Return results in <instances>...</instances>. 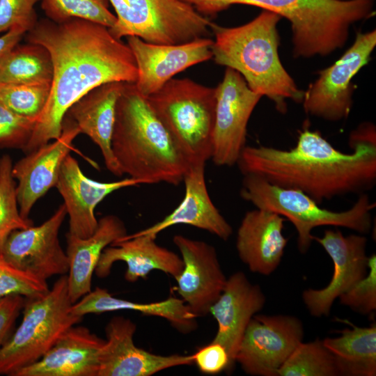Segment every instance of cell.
Here are the masks:
<instances>
[{"instance_id": "obj_28", "label": "cell", "mask_w": 376, "mask_h": 376, "mask_svg": "<svg viewBox=\"0 0 376 376\" xmlns=\"http://www.w3.org/2000/svg\"><path fill=\"white\" fill-rule=\"evenodd\" d=\"M352 328L340 331V336L326 338L324 345L336 359L340 375H376V324L359 327L347 320Z\"/></svg>"}, {"instance_id": "obj_27", "label": "cell", "mask_w": 376, "mask_h": 376, "mask_svg": "<svg viewBox=\"0 0 376 376\" xmlns=\"http://www.w3.org/2000/svg\"><path fill=\"white\" fill-rule=\"evenodd\" d=\"M122 310L164 318L177 330L184 334L192 331L197 325V316L182 299L174 297L161 301L139 303L116 298L106 289L96 287L70 307L73 315L81 318L91 313L100 314Z\"/></svg>"}, {"instance_id": "obj_25", "label": "cell", "mask_w": 376, "mask_h": 376, "mask_svg": "<svg viewBox=\"0 0 376 376\" xmlns=\"http://www.w3.org/2000/svg\"><path fill=\"white\" fill-rule=\"evenodd\" d=\"M125 83L113 81L92 89L66 113L76 123L80 133L87 135L100 148L107 169L117 176L123 174L113 156L111 139L116 104Z\"/></svg>"}, {"instance_id": "obj_13", "label": "cell", "mask_w": 376, "mask_h": 376, "mask_svg": "<svg viewBox=\"0 0 376 376\" xmlns=\"http://www.w3.org/2000/svg\"><path fill=\"white\" fill-rule=\"evenodd\" d=\"M66 215L63 203L40 226L13 231L1 256L13 265L45 281L67 274L68 258L59 240V230Z\"/></svg>"}, {"instance_id": "obj_15", "label": "cell", "mask_w": 376, "mask_h": 376, "mask_svg": "<svg viewBox=\"0 0 376 376\" xmlns=\"http://www.w3.org/2000/svg\"><path fill=\"white\" fill-rule=\"evenodd\" d=\"M127 44L134 56L137 90L148 97L178 73L212 58L213 40L207 37L175 45L146 42L136 36H128Z\"/></svg>"}, {"instance_id": "obj_23", "label": "cell", "mask_w": 376, "mask_h": 376, "mask_svg": "<svg viewBox=\"0 0 376 376\" xmlns=\"http://www.w3.org/2000/svg\"><path fill=\"white\" fill-rule=\"evenodd\" d=\"M156 237L125 235L104 249L95 274L99 278H105L111 273L113 265L122 261L127 265L125 279L129 282L144 279L152 270L162 271L175 279L182 270V260L175 252L159 245Z\"/></svg>"}, {"instance_id": "obj_29", "label": "cell", "mask_w": 376, "mask_h": 376, "mask_svg": "<svg viewBox=\"0 0 376 376\" xmlns=\"http://www.w3.org/2000/svg\"><path fill=\"white\" fill-rule=\"evenodd\" d=\"M52 77L51 57L40 45L17 44L0 56V84H51Z\"/></svg>"}, {"instance_id": "obj_12", "label": "cell", "mask_w": 376, "mask_h": 376, "mask_svg": "<svg viewBox=\"0 0 376 376\" xmlns=\"http://www.w3.org/2000/svg\"><path fill=\"white\" fill-rule=\"evenodd\" d=\"M303 337V324L295 316L255 315L245 330L235 362L251 375L278 376Z\"/></svg>"}, {"instance_id": "obj_18", "label": "cell", "mask_w": 376, "mask_h": 376, "mask_svg": "<svg viewBox=\"0 0 376 376\" xmlns=\"http://www.w3.org/2000/svg\"><path fill=\"white\" fill-rule=\"evenodd\" d=\"M136 326L123 316H114L105 328L106 337L99 356L97 376H150L161 370L193 362L192 355H158L134 343Z\"/></svg>"}, {"instance_id": "obj_6", "label": "cell", "mask_w": 376, "mask_h": 376, "mask_svg": "<svg viewBox=\"0 0 376 376\" xmlns=\"http://www.w3.org/2000/svg\"><path fill=\"white\" fill-rule=\"evenodd\" d=\"M241 197L257 208L276 212L288 219L297 233V246L306 253L313 241L312 230L322 226L344 227L360 234L369 232L371 210L375 204L365 193L361 194L353 206L345 211L336 212L320 206L303 191L283 188L269 183L254 175H244Z\"/></svg>"}, {"instance_id": "obj_35", "label": "cell", "mask_w": 376, "mask_h": 376, "mask_svg": "<svg viewBox=\"0 0 376 376\" xmlns=\"http://www.w3.org/2000/svg\"><path fill=\"white\" fill-rule=\"evenodd\" d=\"M366 275L339 296L341 304L357 313L368 315L376 309V256L368 257Z\"/></svg>"}, {"instance_id": "obj_40", "label": "cell", "mask_w": 376, "mask_h": 376, "mask_svg": "<svg viewBox=\"0 0 376 376\" xmlns=\"http://www.w3.org/2000/svg\"><path fill=\"white\" fill-rule=\"evenodd\" d=\"M25 33L24 29L18 27L3 33L0 36V56L17 45Z\"/></svg>"}, {"instance_id": "obj_41", "label": "cell", "mask_w": 376, "mask_h": 376, "mask_svg": "<svg viewBox=\"0 0 376 376\" xmlns=\"http://www.w3.org/2000/svg\"><path fill=\"white\" fill-rule=\"evenodd\" d=\"M336 1H347V0H336Z\"/></svg>"}, {"instance_id": "obj_39", "label": "cell", "mask_w": 376, "mask_h": 376, "mask_svg": "<svg viewBox=\"0 0 376 376\" xmlns=\"http://www.w3.org/2000/svg\"><path fill=\"white\" fill-rule=\"evenodd\" d=\"M25 297L11 295L0 298V346L13 334L15 322L22 312Z\"/></svg>"}, {"instance_id": "obj_34", "label": "cell", "mask_w": 376, "mask_h": 376, "mask_svg": "<svg viewBox=\"0 0 376 376\" xmlns=\"http://www.w3.org/2000/svg\"><path fill=\"white\" fill-rule=\"evenodd\" d=\"M49 290L47 281L19 269L0 255V298L11 295L31 297Z\"/></svg>"}, {"instance_id": "obj_26", "label": "cell", "mask_w": 376, "mask_h": 376, "mask_svg": "<svg viewBox=\"0 0 376 376\" xmlns=\"http://www.w3.org/2000/svg\"><path fill=\"white\" fill-rule=\"evenodd\" d=\"M125 235L124 223L115 215L100 219L96 230L88 237L67 233L68 288L72 304L92 290L93 274L104 249Z\"/></svg>"}, {"instance_id": "obj_19", "label": "cell", "mask_w": 376, "mask_h": 376, "mask_svg": "<svg viewBox=\"0 0 376 376\" xmlns=\"http://www.w3.org/2000/svg\"><path fill=\"white\" fill-rule=\"evenodd\" d=\"M140 184L139 180L130 177L110 182L89 179L83 173L77 161L68 155L55 185L69 216L68 233L80 238L90 237L98 224L94 213L95 207L112 192Z\"/></svg>"}, {"instance_id": "obj_1", "label": "cell", "mask_w": 376, "mask_h": 376, "mask_svg": "<svg viewBox=\"0 0 376 376\" xmlns=\"http://www.w3.org/2000/svg\"><path fill=\"white\" fill-rule=\"evenodd\" d=\"M29 43L49 52L53 66L50 93L23 151L29 153L57 139L69 109L92 89L106 83H135L136 62L127 44L109 28L79 18L61 23L38 22Z\"/></svg>"}, {"instance_id": "obj_11", "label": "cell", "mask_w": 376, "mask_h": 376, "mask_svg": "<svg viewBox=\"0 0 376 376\" xmlns=\"http://www.w3.org/2000/svg\"><path fill=\"white\" fill-rule=\"evenodd\" d=\"M216 104L211 159L218 166L237 164L246 146L247 125L262 96L236 70L226 68L215 87Z\"/></svg>"}, {"instance_id": "obj_17", "label": "cell", "mask_w": 376, "mask_h": 376, "mask_svg": "<svg viewBox=\"0 0 376 376\" xmlns=\"http://www.w3.org/2000/svg\"><path fill=\"white\" fill-rule=\"evenodd\" d=\"M80 134L76 123L65 115L61 135L27 153L12 167V175L17 180L16 195L21 216L29 219L36 202L55 187L61 166L73 150L72 142Z\"/></svg>"}, {"instance_id": "obj_32", "label": "cell", "mask_w": 376, "mask_h": 376, "mask_svg": "<svg viewBox=\"0 0 376 376\" xmlns=\"http://www.w3.org/2000/svg\"><path fill=\"white\" fill-rule=\"evenodd\" d=\"M12 167L10 157L3 155L0 158V255L13 231L33 225L30 219L22 217L19 213Z\"/></svg>"}, {"instance_id": "obj_3", "label": "cell", "mask_w": 376, "mask_h": 376, "mask_svg": "<svg viewBox=\"0 0 376 376\" xmlns=\"http://www.w3.org/2000/svg\"><path fill=\"white\" fill-rule=\"evenodd\" d=\"M111 149L123 174L141 184L178 185L189 166L134 83H125L118 100Z\"/></svg>"}, {"instance_id": "obj_7", "label": "cell", "mask_w": 376, "mask_h": 376, "mask_svg": "<svg viewBox=\"0 0 376 376\" xmlns=\"http://www.w3.org/2000/svg\"><path fill=\"white\" fill-rule=\"evenodd\" d=\"M215 93V88L173 78L147 97L189 165L211 159Z\"/></svg>"}, {"instance_id": "obj_33", "label": "cell", "mask_w": 376, "mask_h": 376, "mask_svg": "<svg viewBox=\"0 0 376 376\" xmlns=\"http://www.w3.org/2000/svg\"><path fill=\"white\" fill-rule=\"evenodd\" d=\"M51 84H0V102L14 113L38 120L47 102Z\"/></svg>"}, {"instance_id": "obj_4", "label": "cell", "mask_w": 376, "mask_h": 376, "mask_svg": "<svg viewBox=\"0 0 376 376\" xmlns=\"http://www.w3.org/2000/svg\"><path fill=\"white\" fill-rule=\"evenodd\" d=\"M281 17L263 10L249 22L224 27L212 22L214 34L212 58L220 65L238 72L255 93L267 97L278 111H287L286 100L302 102L304 92L298 88L279 56L277 24Z\"/></svg>"}, {"instance_id": "obj_21", "label": "cell", "mask_w": 376, "mask_h": 376, "mask_svg": "<svg viewBox=\"0 0 376 376\" xmlns=\"http://www.w3.org/2000/svg\"><path fill=\"white\" fill-rule=\"evenodd\" d=\"M104 342L87 327L73 325L38 361L13 376H97Z\"/></svg>"}, {"instance_id": "obj_22", "label": "cell", "mask_w": 376, "mask_h": 376, "mask_svg": "<svg viewBox=\"0 0 376 376\" xmlns=\"http://www.w3.org/2000/svg\"><path fill=\"white\" fill-rule=\"evenodd\" d=\"M285 219L257 208L245 213L237 229L236 249L250 271L269 275L279 267L288 239L283 235Z\"/></svg>"}, {"instance_id": "obj_31", "label": "cell", "mask_w": 376, "mask_h": 376, "mask_svg": "<svg viewBox=\"0 0 376 376\" xmlns=\"http://www.w3.org/2000/svg\"><path fill=\"white\" fill-rule=\"evenodd\" d=\"M108 0H41L49 19L61 23L79 18L111 28L116 17L109 10Z\"/></svg>"}, {"instance_id": "obj_30", "label": "cell", "mask_w": 376, "mask_h": 376, "mask_svg": "<svg viewBox=\"0 0 376 376\" xmlns=\"http://www.w3.org/2000/svg\"><path fill=\"white\" fill-rule=\"evenodd\" d=\"M338 367L322 340L303 341L279 370L278 376H337Z\"/></svg>"}, {"instance_id": "obj_9", "label": "cell", "mask_w": 376, "mask_h": 376, "mask_svg": "<svg viewBox=\"0 0 376 376\" xmlns=\"http://www.w3.org/2000/svg\"><path fill=\"white\" fill-rule=\"evenodd\" d=\"M116 13L109 29L117 38L136 36L154 44L175 45L206 38L212 22L181 0H108Z\"/></svg>"}, {"instance_id": "obj_8", "label": "cell", "mask_w": 376, "mask_h": 376, "mask_svg": "<svg viewBox=\"0 0 376 376\" xmlns=\"http://www.w3.org/2000/svg\"><path fill=\"white\" fill-rule=\"evenodd\" d=\"M68 276L62 275L44 294L25 297L22 320L0 346V375L15 373L38 361L70 327L83 318L70 311Z\"/></svg>"}, {"instance_id": "obj_24", "label": "cell", "mask_w": 376, "mask_h": 376, "mask_svg": "<svg viewBox=\"0 0 376 376\" xmlns=\"http://www.w3.org/2000/svg\"><path fill=\"white\" fill-rule=\"evenodd\" d=\"M205 166V164L189 165L182 180L185 187V196L171 213L152 226L130 235L157 236L171 226L187 224L228 240L233 233V228L210 197Z\"/></svg>"}, {"instance_id": "obj_14", "label": "cell", "mask_w": 376, "mask_h": 376, "mask_svg": "<svg viewBox=\"0 0 376 376\" xmlns=\"http://www.w3.org/2000/svg\"><path fill=\"white\" fill-rule=\"evenodd\" d=\"M313 241L324 248L334 264L331 279L326 287L302 293L309 313L319 318L329 315L334 301L366 275L368 257L367 238L361 235L344 236L340 230H326L322 237L313 235Z\"/></svg>"}, {"instance_id": "obj_38", "label": "cell", "mask_w": 376, "mask_h": 376, "mask_svg": "<svg viewBox=\"0 0 376 376\" xmlns=\"http://www.w3.org/2000/svg\"><path fill=\"white\" fill-rule=\"evenodd\" d=\"M193 362L201 373L215 375L228 370L230 359L226 348L212 341L193 354Z\"/></svg>"}, {"instance_id": "obj_20", "label": "cell", "mask_w": 376, "mask_h": 376, "mask_svg": "<svg viewBox=\"0 0 376 376\" xmlns=\"http://www.w3.org/2000/svg\"><path fill=\"white\" fill-rule=\"evenodd\" d=\"M265 304V296L257 284L242 272L227 278L225 287L210 309L216 320L217 331L212 342L222 345L229 356L231 370L245 330L252 318Z\"/></svg>"}, {"instance_id": "obj_10", "label": "cell", "mask_w": 376, "mask_h": 376, "mask_svg": "<svg viewBox=\"0 0 376 376\" xmlns=\"http://www.w3.org/2000/svg\"><path fill=\"white\" fill-rule=\"evenodd\" d=\"M376 45V31L358 32L352 46L333 65L318 72L304 92L306 113L329 121L346 118L352 109L354 75L366 65Z\"/></svg>"}, {"instance_id": "obj_5", "label": "cell", "mask_w": 376, "mask_h": 376, "mask_svg": "<svg viewBox=\"0 0 376 376\" xmlns=\"http://www.w3.org/2000/svg\"><path fill=\"white\" fill-rule=\"evenodd\" d=\"M208 17L234 4L254 6L287 19L295 57L327 56L346 43L351 25L373 15L374 0H181Z\"/></svg>"}, {"instance_id": "obj_16", "label": "cell", "mask_w": 376, "mask_h": 376, "mask_svg": "<svg viewBox=\"0 0 376 376\" xmlns=\"http://www.w3.org/2000/svg\"><path fill=\"white\" fill-rule=\"evenodd\" d=\"M183 262L175 279L181 299L197 316H204L221 294L227 278L221 267L215 248L202 240L182 235L173 238Z\"/></svg>"}, {"instance_id": "obj_2", "label": "cell", "mask_w": 376, "mask_h": 376, "mask_svg": "<svg viewBox=\"0 0 376 376\" xmlns=\"http://www.w3.org/2000/svg\"><path fill=\"white\" fill-rule=\"evenodd\" d=\"M350 145L352 152H343L318 131L304 126L295 147L246 146L236 164L244 175L300 190L321 204L336 196L363 194L376 182V133L353 131Z\"/></svg>"}, {"instance_id": "obj_37", "label": "cell", "mask_w": 376, "mask_h": 376, "mask_svg": "<svg viewBox=\"0 0 376 376\" xmlns=\"http://www.w3.org/2000/svg\"><path fill=\"white\" fill-rule=\"evenodd\" d=\"M40 1L0 0V33L15 27L31 30L38 22L34 6Z\"/></svg>"}, {"instance_id": "obj_36", "label": "cell", "mask_w": 376, "mask_h": 376, "mask_svg": "<svg viewBox=\"0 0 376 376\" xmlns=\"http://www.w3.org/2000/svg\"><path fill=\"white\" fill-rule=\"evenodd\" d=\"M37 120L19 116L0 102V148L26 147Z\"/></svg>"}]
</instances>
